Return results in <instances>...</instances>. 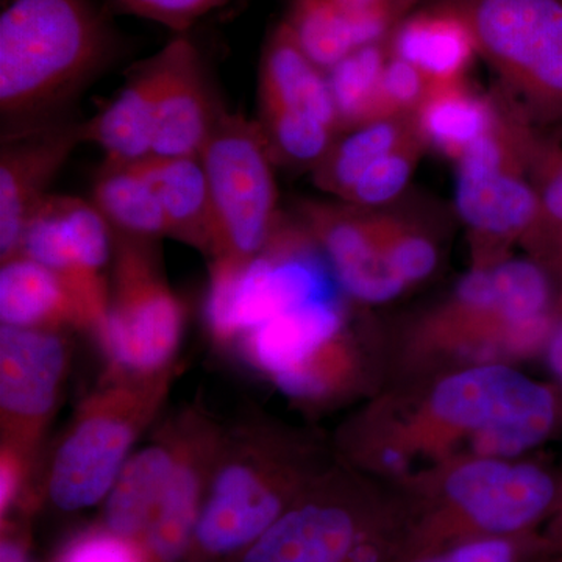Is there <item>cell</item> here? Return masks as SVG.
I'll list each match as a JSON object with an SVG mask.
<instances>
[{
    "label": "cell",
    "instance_id": "1",
    "mask_svg": "<svg viewBox=\"0 0 562 562\" xmlns=\"http://www.w3.org/2000/svg\"><path fill=\"white\" fill-rule=\"evenodd\" d=\"M120 49L98 0H5L0 13V114L10 135L43 127L47 114L94 79Z\"/></svg>",
    "mask_w": 562,
    "mask_h": 562
},
{
    "label": "cell",
    "instance_id": "2",
    "mask_svg": "<svg viewBox=\"0 0 562 562\" xmlns=\"http://www.w3.org/2000/svg\"><path fill=\"white\" fill-rule=\"evenodd\" d=\"M312 443L268 420L224 431L188 562L236 561L322 471Z\"/></svg>",
    "mask_w": 562,
    "mask_h": 562
},
{
    "label": "cell",
    "instance_id": "3",
    "mask_svg": "<svg viewBox=\"0 0 562 562\" xmlns=\"http://www.w3.org/2000/svg\"><path fill=\"white\" fill-rule=\"evenodd\" d=\"M560 495V475L546 465L471 457L419 490L403 553L464 539L513 538L541 531Z\"/></svg>",
    "mask_w": 562,
    "mask_h": 562
},
{
    "label": "cell",
    "instance_id": "4",
    "mask_svg": "<svg viewBox=\"0 0 562 562\" xmlns=\"http://www.w3.org/2000/svg\"><path fill=\"white\" fill-rule=\"evenodd\" d=\"M409 524L408 502L325 471L236 562H395Z\"/></svg>",
    "mask_w": 562,
    "mask_h": 562
},
{
    "label": "cell",
    "instance_id": "5",
    "mask_svg": "<svg viewBox=\"0 0 562 562\" xmlns=\"http://www.w3.org/2000/svg\"><path fill=\"white\" fill-rule=\"evenodd\" d=\"M173 371L106 376L81 403L52 458L46 492L52 505L74 513L105 501L171 387Z\"/></svg>",
    "mask_w": 562,
    "mask_h": 562
},
{
    "label": "cell",
    "instance_id": "6",
    "mask_svg": "<svg viewBox=\"0 0 562 562\" xmlns=\"http://www.w3.org/2000/svg\"><path fill=\"white\" fill-rule=\"evenodd\" d=\"M428 419L465 438L472 457H517L562 425V390L502 362H476L443 376L427 398Z\"/></svg>",
    "mask_w": 562,
    "mask_h": 562
},
{
    "label": "cell",
    "instance_id": "7",
    "mask_svg": "<svg viewBox=\"0 0 562 562\" xmlns=\"http://www.w3.org/2000/svg\"><path fill=\"white\" fill-rule=\"evenodd\" d=\"M335 277L303 225L281 221L261 254L246 262L211 261L205 322L211 338L238 342L272 317L336 297Z\"/></svg>",
    "mask_w": 562,
    "mask_h": 562
},
{
    "label": "cell",
    "instance_id": "8",
    "mask_svg": "<svg viewBox=\"0 0 562 562\" xmlns=\"http://www.w3.org/2000/svg\"><path fill=\"white\" fill-rule=\"evenodd\" d=\"M213 214L211 261L246 262L279 231L276 160L258 122L222 111L201 151Z\"/></svg>",
    "mask_w": 562,
    "mask_h": 562
},
{
    "label": "cell",
    "instance_id": "9",
    "mask_svg": "<svg viewBox=\"0 0 562 562\" xmlns=\"http://www.w3.org/2000/svg\"><path fill=\"white\" fill-rule=\"evenodd\" d=\"M479 54L535 125L562 124V0H464Z\"/></svg>",
    "mask_w": 562,
    "mask_h": 562
},
{
    "label": "cell",
    "instance_id": "10",
    "mask_svg": "<svg viewBox=\"0 0 562 562\" xmlns=\"http://www.w3.org/2000/svg\"><path fill=\"white\" fill-rule=\"evenodd\" d=\"M183 330V305L158 272L147 239L117 233L110 308L94 331L110 375L149 376L169 371Z\"/></svg>",
    "mask_w": 562,
    "mask_h": 562
},
{
    "label": "cell",
    "instance_id": "11",
    "mask_svg": "<svg viewBox=\"0 0 562 562\" xmlns=\"http://www.w3.org/2000/svg\"><path fill=\"white\" fill-rule=\"evenodd\" d=\"M538 138L522 111L502 106L494 128L457 161V211L479 238L528 241L538 227L541 205L531 180Z\"/></svg>",
    "mask_w": 562,
    "mask_h": 562
},
{
    "label": "cell",
    "instance_id": "12",
    "mask_svg": "<svg viewBox=\"0 0 562 562\" xmlns=\"http://www.w3.org/2000/svg\"><path fill=\"white\" fill-rule=\"evenodd\" d=\"M260 124L276 162L316 168L341 135L328 76L302 50L283 21L262 47Z\"/></svg>",
    "mask_w": 562,
    "mask_h": 562
},
{
    "label": "cell",
    "instance_id": "13",
    "mask_svg": "<svg viewBox=\"0 0 562 562\" xmlns=\"http://www.w3.org/2000/svg\"><path fill=\"white\" fill-rule=\"evenodd\" d=\"M111 225L94 203L49 194L32 214L21 251L46 266L70 288L98 330L110 308L111 291L103 269L114 251Z\"/></svg>",
    "mask_w": 562,
    "mask_h": 562
},
{
    "label": "cell",
    "instance_id": "14",
    "mask_svg": "<svg viewBox=\"0 0 562 562\" xmlns=\"http://www.w3.org/2000/svg\"><path fill=\"white\" fill-rule=\"evenodd\" d=\"M68 364L61 330L0 327L2 442L35 458L57 408Z\"/></svg>",
    "mask_w": 562,
    "mask_h": 562
},
{
    "label": "cell",
    "instance_id": "15",
    "mask_svg": "<svg viewBox=\"0 0 562 562\" xmlns=\"http://www.w3.org/2000/svg\"><path fill=\"white\" fill-rule=\"evenodd\" d=\"M176 465L140 547L149 562L188 560L225 428L199 409L177 416Z\"/></svg>",
    "mask_w": 562,
    "mask_h": 562
},
{
    "label": "cell",
    "instance_id": "16",
    "mask_svg": "<svg viewBox=\"0 0 562 562\" xmlns=\"http://www.w3.org/2000/svg\"><path fill=\"white\" fill-rule=\"evenodd\" d=\"M302 225L317 244L336 283L362 303H384L406 290L384 255L380 214L361 206L305 201Z\"/></svg>",
    "mask_w": 562,
    "mask_h": 562
},
{
    "label": "cell",
    "instance_id": "17",
    "mask_svg": "<svg viewBox=\"0 0 562 562\" xmlns=\"http://www.w3.org/2000/svg\"><path fill=\"white\" fill-rule=\"evenodd\" d=\"M81 124L52 125L3 138L0 150V260L20 254L25 225L77 144Z\"/></svg>",
    "mask_w": 562,
    "mask_h": 562
},
{
    "label": "cell",
    "instance_id": "18",
    "mask_svg": "<svg viewBox=\"0 0 562 562\" xmlns=\"http://www.w3.org/2000/svg\"><path fill=\"white\" fill-rule=\"evenodd\" d=\"M162 81L151 155L201 157L221 113L211 98L201 52L187 33L160 50Z\"/></svg>",
    "mask_w": 562,
    "mask_h": 562
},
{
    "label": "cell",
    "instance_id": "19",
    "mask_svg": "<svg viewBox=\"0 0 562 562\" xmlns=\"http://www.w3.org/2000/svg\"><path fill=\"white\" fill-rule=\"evenodd\" d=\"M344 333L346 312L336 295L288 310L236 344L247 364L273 380L301 368Z\"/></svg>",
    "mask_w": 562,
    "mask_h": 562
},
{
    "label": "cell",
    "instance_id": "20",
    "mask_svg": "<svg viewBox=\"0 0 562 562\" xmlns=\"http://www.w3.org/2000/svg\"><path fill=\"white\" fill-rule=\"evenodd\" d=\"M387 43L392 57L412 63L432 85L464 80L479 54L475 33L462 3L409 14Z\"/></svg>",
    "mask_w": 562,
    "mask_h": 562
},
{
    "label": "cell",
    "instance_id": "21",
    "mask_svg": "<svg viewBox=\"0 0 562 562\" xmlns=\"http://www.w3.org/2000/svg\"><path fill=\"white\" fill-rule=\"evenodd\" d=\"M161 81L162 60L158 52L132 74L101 113L81 124L83 143L98 144L105 151L106 162H135L150 157Z\"/></svg>",
    "mask_w": 562,
    "mask_h": 562
},
{
    "label": "cell",
    "instance_id": "22",
    "mask_svg": "<svg viewBox=\"0 0 562 562\" xmlns=\"http://www.w3.org/2000/svg\"><path fill=\"white\" fill-rule=\"evenodd\" d=\"M179 450L177 417L154 441L131 454L103 501L102 525L131 541H143L171 479Z\"/></svg>",
    "mask_w": 562,
    "mask_h": 562
},
{
    "label": "cell",
    "instance_id": "23",
    "mask_svg": "<svg viewBox=\"0 0 562 562\" xmlns=\"http://www.w3.org/2000/svg\"><path fill=\"white\" fill-rule=\"evenodd\" d=\"M0 322L5 327L90 328L87 312L68 284L24 254L2 261Z\"/></svg>",
    "mask_w": 562,
    "mask_h": 562
},
{
    "label": "cell",
    "instance_id": "24",
    "mask_svg": "<svg viewBox=\"0 0 562 562\" xmlns=\"http://www.w3.org/2000/svg\"><path fill=\"white\" fill-rule=\"evenodd\" d=\"M138 165L160 201L168 236L213 257V214L201 157L150 155Z\"/></svg>",
    "mask_w": 562,
    "mask_h": 562
},
{
    "label": "cell",
    "instance_id": "25",
    "mask_svg": "<svg viewBox=\"0 0 562 562\" xmlns=\"http://www.w3.org/2000/svg\"><path fill=\"white\" fill-rule=\"evenodd\" d=\"M501 114L494 99L476 94L461 80L435 85L413 117L425 146L458 161L494 128Z\"/></svg>",
    "mask_w": 562,
    "mask_h": 562
},
{
    "label": "cell",
    "instance_id": "26",
    "mask_svg": "<svg viewBox=\"0 0 562 562\" xmlns=\"http://www.w3.org/2000/svg\"><path fill=\"white\" fill-rule=\"evenodd\" d=\"M417 135L419 132L413 116L384 117L342 133L313 169L314 183L321 191L344 201L373 162Z\"/></svg>",
    "mask_w": 562,
    "mask_h": 562
},
{
    "label": "cell",
    "instance_id": "27",
    "mask_svg": "<svg viewBox=\"0 0 562 562\" xmlns=\"http://www.w3.org/2000/svg\"><path fill=\"white\" fill-rule=\"evenodd\" d=\"M91 202L121 235L147 241L168 236L160 201L138 161H105L94 181Z\"/></svg>",
    "mask_w": 562,
    "mask_h": 562
},
{
    "label": "cell",
    "instance_id": "28",
    "mask_svg": "<svg viewBox=\"0 0 562 562\" xmlns=\"http://www.w3.org/2000/svg\"><path fill=\"white\" fill-rule=\"evenodd\" d=\"M391 58L390 43L369 44L351 52L327 70L342 133L392 117L384 105L382 80Z\"/></svg>",
    "mask_w": 562,
    "mask_h": 562
},
{
    "label": "cell",
    "instance_id": "29",
    "mask_svg": "<svg viewBox=\"0 0 562 562\" xmlns=\"http://www.w3.org/2000/svg\"><path fill=\"white\" fill-rule=\"evenodd\" d=\"M281 21L325 72L362 47L350 22L328 0H292Z\"/></svg>",
    "mask_w": 562,
    "mask_h": 562
},
{
    "label": "cell",
    "instance_id": "30",
    "mask_svg": "<svg viewBox=\"0 0 562 562\" xmlns=\"http://www.w3.org/2000/svg\"><path fill=\"white\" fill-rule=\"evenodd\" d=\"M552 550L542 530L513 538L464 539L435 549L401 554L395 562H549Z\"/></svg>",
    "mask_w": 562,
    "mask_h": 562
},
{
    "label": "cell",
    "instance_id": "31",
    "mask_svg": "<svg viewBox=\"0 0 562 562\" xmlns=\"http://www.w3.org/2000/svg\"><path fill=\"white\" fill-rule=\"evenodd\" d=\"M380 228L386 260L406 286L420 283L435 272L438 246L419 224L394 214H380Z\"/></svg>",
    "mask_w": 562,
    "mask_h": 562
},
{
    "label": "cell",
    "instance_id": "32",
    "mask_svg": "<svg viewBox=\"0 0 562 562\" xmlns=\"http://www.w3.org/2000/svg\"><path fill=\"white\" fill-rule=\"evenodd\" d=\"M425 147L420 135H417L382 160L373 162L351 187L344 202L369 210L398 198L408 187Z\"/></svg>",
    "mask_w": 562,
    "mask_h": 562
},
{
    "label": "cell",
    "instance_id": "33",
    "mask_svg": "<svg viewBox=\"0 0 562 562\" xmlns=\"http://www.w3.org/2000/svg\"><path fill=\"white\" fill-rule=\"evenodd\" d=\"M531 180L539 195L538 227L528 244L532 251L562 233V143L539 135L531 162Z\"/></svg>",
    "mask_w": 562,
    "mask_h": 562
},
{
    "label": "cell",
    "instance_id": "34",
    "mask_svg": "<svg viewBox=\"0 0 562 562\" xmlns=\"http://www.w3.org/2000/svg\"><path fill=\"white\" fill-rule=\"evenodd\" d=\"M350 22L361 46L390 40L419 0H328Z\"/></svg>",
    "mask_w": 562,
    "mask_h": 562
},
{
    "label": "cell",
    "instance_id": "35",
    "mask_svg": "<svg viewBox=\"0 0 562 562\" xmlns=\"http://www.w3.org/2000/svg\"><path fill=\"white\" fill-rule=\"evenodd\" d=\"M228 2L231 0H113L121 13L157 22L176 33H187L195 22Z\"/></svg>",
    "mask_w": 562,
    "mask_h": 562
},
{
    "label": "cell",
    "instance_id": "36",
    "mask_svg": "<svg viewBox=\"0 0 562 562\" xmlns=\"http://www.w3.org/2000/svg\"><path fill=\"white\" fill-rule=\"evenodd\" d=\"M55 562H149L138 542L106 530L103 525L80 532Z\"/></svg>",
    "mask_w": 562,
    "mask_h": 562
},
{
    "label": "cell",
    "instance_id": "37",
    "mask_svg": "<svg viewBox=\"0 0 562 562\" xmlns=\"http://www.w3.org/2000/svg\"><path fill=\"white\" fill-rule=\"evenodd\" d=\"M435 85L412 63L392 57L384 68L382 91L391 116H413Z\"/></svg>",
    "mask_w": 562,
    "mask_h": 562
},
{
    "label": "cell",
    "instance_id": "38",
    "mask_svg": "<svg viewBox=\"0 0 562 562\" xmlns=\"http://www.w3.org/2000/svg\"><path fill=\"white\" fill-rule=\"evenodd\" d=\"M33 458L11 443L0 450V516L2 520L20 505L22 492L32 475Z\"/></svg>",
    "mask_w": 562,
    "mask_h": 562
},
{
    "label": "cell",
    "instance_id": "39",
    "mask_svg": "<svg viewBox=\"0 0 562 562\" xmlns=\"http://www.w3.org/2000/svg\"><path fill=\"white\" fill-rule=\"evenodd\" d=\"M0 562H31L27 543L20 535V530L3 527L2 542H0Z\"/></svg>",
    "mask_w": 562,
    "mask_h": 562
},
{
    "label": "cell",
    "instance_id": "40",
    "mask_svg": "<svg viewBox=\"0 0 562 562\" xmlns=\"http://www.w3.org/2000/svg\"><path fill=\"white\" fill-rule=\"evenodd\" d=\"M542 535L552 550L553 558L562 557V473L560 475V495L552 516L542 527Z\"/></svg>",
    "mask_w": 562,
    "mask_h": 562
},
{
    "label": "cell",
    "instance_id": "41",
    "mask_svg": "<svg viewBox=\"0 0 562 562\" xmlns=\"http://www.w3.org/2000/svg\"><path fill=\"white\" fill-rule=\"evenodd\" d=\"M549 562H562V557L553 558V560H550Z\"/></svg>",
    "mask_w": 562,
    "mask_h": 562
}]
</instances>
